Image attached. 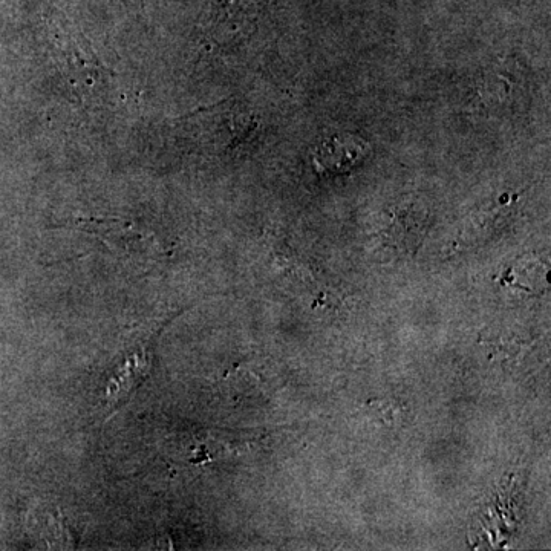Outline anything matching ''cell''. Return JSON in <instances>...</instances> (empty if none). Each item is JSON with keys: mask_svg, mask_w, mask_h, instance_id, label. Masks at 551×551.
<instances>
[{"mask_svg": "<svg viewBox=\"0 0 551 551\" xmlns=\"http://www.w3.org/2000/svg\"><path fill=\"white\" fill-rule=\"evenodd\" d=\"M369 150L368 143L357 135H336L317 147L314 167L322 175H343L360 166Z\"/></svg>", "mask_w": 551, "mask_h": 551, "instance_id": "obj_1", "label": "cell"}, {"mask_svg": "<svg viewBox=\"0 0 551 551\" xmlns=\"http://www.w3.org/2000/svg\"><path fill=\"white\" fill-rule=\"evenodd\" d=\"M372 408L375 409V414L382 417L385 421H394V415L400 417V409L395 408L389 402H375L372 403Z\"/></svg>", "mask_w": 551, "mask_h": 551, "instance_id": "obj_3", "label": "cell"}, {"mask_svg": "<svg viewBox=\"0 0 551 551\" xmlns=\"http://www.w3.org/2000/svg\"><path fill=\"white\" fill-rule=\"evenodd\" d=\"M150 351H152V348H150ZM150 351L147 346L140 349L134 356L129 357L126 363L121 366L118 374L112 377L108 389V397L112 406L123 405L126 402V397L137 391L138 385L146 379L150 366Z\"/></svg>", "mask_w": 551, "mask_h": 551, "instance_id": "obj_2", "label": "cell"}]
</instances>
